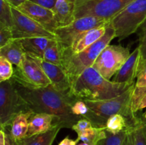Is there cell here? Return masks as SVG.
I'll return each mask as SVG.
<instances>
[{
	"label": "cell",
	"instance_id": "cell-1",
	"mask_svg": "<svg viewBox=\"0 0 146 145\" xmlns=\"http://www.w3.org/2000/svg\"><path fill=\"white\" fill-rule=\"evenodd\" d=\"M14 85L29 109L34 113L55 115L62 128H72L82 116L74 115L71 107L78 100L70 93H63L51 85L45 88H29L14 81Z\"/></svg>",
	"mask_w": 146,
	"mask_h": 145
},
{
	"label": "cell",
	"instance_id": "cell-2",
	"mask_svg": "<svg viewBox=\"0 0 146 145\" xmlns=\"http://www.w3.org/2000/svg\"><path fill=\"white\" fill-rule=\"evenodd\" d=\"M133 84L111 81L103 77L93 67H90L71 84L69 93L78 100H105L119 96Z\"/></svg>",
	"mask_w": 146,
	"mask_h": 145
},
{
	"label": "cell",
	"instance_id": "cell-3",
	"mask_svg": "<svg viewBox=\"0 0 146 145\" xmlns=\"http://www.w3.org/2000/svg\"><path fill=\"white\" fill-rule=\"evenodd\" d=\"M134 88L133 84L125 92L112 99L98 101L84 100L89 111L83 117L89 120L93 127L105 128L107 119L110 117L120 114L126 117L135 127L141 119H138L131 109V98Z\"/></svg>",
	"mask_w": 146,
	"mask_h": 145
},
{
	"label": "cell",
	"instance_id": "cell-4",
	"mask_svg": "<svg viewBox=\"0 0 146 145\" xmlns=\"http://www.w3.org/2000/svg\"><path fill=\"white\" fill-rule=\"evenodd\" d=\"M115 38L113 28L108 24L106 32L98 41L88 46L81 52L74 53L70 47H64L63 50L62 68L66 72L71 84L88 68L92 67L94 62L103 50L108 46Z\"/></svg>",
	"mask_w": 146,
	"mask_h": 145
},
{
	"label": "cell",
	"instance_id": "cell-5",
	"mask_svg": "<svg viewBox=\"0 0 146 145\" xmlns=\"http://www.w3.org/2000/svg\"><path fill=\"white\" fill-rule=\"evenodd\" d=\"M146 19V0H135L110 20L108 25L115 31V38L125 39L137 31Z\"/></svg>",
	"mask_w": 146,
	"mask_h": 145
},
{
	"label": "cell",
	"instance_id": "cell-6",
	"mask_svg": "<svg viewBox=\"0 0 146 145\" xmlns=\"http://www.w3.org/2000/svg\"><path fill=\"white\" fill-rule=\"evenodd\" d=\"M29 109L16 88L13 79L0 82V125L1 129L11 125L12 119Z\"/></svg>",
	"mask_w": 146,
	"mask_h": 145
},
{
	"label": "cell",
	"instance_id": "cell-7",
	"mask_svg": "<svg viewBox=\"0 0 146 145\" xmlns=\"http://www.w3.org/2000/svg\"><path fill=\"white\" fill-rule=\"evenodd\" d=\"M128 48L121 45H108L100 53L93 68L103 77L111 80L129 58Z\"/></svg>",
	"mask_w": 146,
	"mask_h": 145
},
{
	"label": "cell",
	"instance_id": "cell-8",
	"mask_svg": "<svg viewBox=\"0 0 146 145\" xmlns=\"http://www.w3.org/2000/svg\"><path fill=\"white\" fill-rule=\"evenodd\" d=\"M11 78L29 88H45L51 84L39 64L27 53L21 65L16 67Z\"/></svg>",
	"mask_w": 146,
	"mask_h": 145
},
{
	"label": "cell",
	"instance_id": "cell-9",
	"mask_svg": "<svg viewBox=\"0 0 146 145\" xmlns=\"http://www.w3.org/2000/svg\"><path fill=\"white\" fill-rule=\"evenodd\" d=\"M135 0H91L76 8L75 19L96 16L110 20Z\"/></svg>",
	"mask_w": 146,
	"mask_h": 145
},
{
	"label": "cell",
	"instance_id": "cell-10",
	"mask_svg": "<svg viewBox=\"0 0 146 145\" xmlns=\"http://www.w3.org/2000/svg\"><path fill=\"white\" fill-rule=\"evenodd\" d=\"M109 21L96 16H85L77 18L69 25L58 27L54 31L57 41L64 47H71L78 36L89 30L107 26Z\"/></svg>",
	"mask_w": 146,
	"mask_h": 145
},
{
	"label": "cell",
	"instance_id": "cell-11",
	"mask_svg": "<svg viewBox=\"0 0 146 145\" xmlns=\"http://www.w3.org/2000/svg\"><path fill=\"white\" fill-rule=\"evenodd\" d=\"M11 9L14 17L13 38L22 39L33 37H47L52 39H57L54 33L47 30L17 8L12 7Z\"/></svg>",
	"mask_w": 146,
	"mask_h": 145
},
{
	"label": "cell",
	"instance_id": "cell-12",
	"mask_svg": "<svg viewBox=\"0 0 146 145\" xmlns=\"http://www.w3.org/2000/svg\"><path fill=\"white\" fill-rule=\"evenodd\" d=\"M17 9L51 32L54 33L55 30L58 28L54 13L52 10L41 7L29 0H27Z\"/></svg>",
	"mask_w": 146,
	"mask_h": 145
},
{
	"label": "cell",
	"instance_id": "cell-13",
	"mask_svg": "<svg viewBox=\"0 0 146 145\" xmlns=\"http://www.w3.org/2000/svg\"><path fill=\"white\" fill-rule=\"evenodd\" d=\"M29 55L39 64V65L51 81V85L56 90L63 93H69L71 84L66 72L62 67L44 61L42 58L31 55Z\"/></svg>",
	"mask_w": 146,
	"mask_h": 145
},
{
	"label": "cell",
	"instance_id": "cell-14",
	"mask_svg": "<svg viewBox=\"0 0 146 145\" xmlns=\"http://www.w3.org/2000/svg\"><path fill=\"white\" fill-rule=\"evenodd\" d=\"M141 58V50L138 46L131 53L129 58L114 75L112 81L118 83H133L134 79L138 75Z\"/></svg>",
	"mask_w": 146,
	"mask_h": 145
},
{
	"label": "cell",
	"instance_id": "cell-15",
	"mask_svg": "<svg viewBox=\"0 0 146 145\" xmlns=\"http://www.w3.org/2000/svg\"><path fill=\"white\" fill-rule=\"evenodd\" d=\"M76 0H57L53 11L58 27L69 25L75 20Z\"/></svg>",
	"mask_w": 146,
	"mask_h": 145
},
{
	"label": "cell",
	"instance_id": "cell-16",
	"mask_svg": "<svg viewBox=\"0 0 146 145\" xmlns=\"http://www.w3.org/2000/svg\"><path fill=\"white\" fill-rule=\"evenodd\" d=\"M57 123L55 115L47 113H34L29 121V128L27 136L38 134L49 130Z\"/></svg>",
	"mask_w": 146,
	"mask_h": 145
},
{
	"label": "cell",
	"instance_id": "cell-17",
	"mask_svg": "<svg viewBox=\"0 0 146 145\" xmlns=\"http://www.w3.org/2000/svg\"><path fill=\"white\" fill-rule=\"evenodd\" d=\"M34 112L31 110L21 112L11 121L8 135L13 142H18L27 137L29 128V121Z\"/></svg>",
	"mask_w": 146,
	"mask_h": 145
},
{
	"label": "cell",
	"instance_id": "cell-18",
	"mask_svg": "<svg viewBox=\"0 0 146 145\" xmlns=\"http://www.w3.org/2000/svg\"><path fill=\"white\" fill-rule=\"evenodd\" d=\"M106 28L107 26H103L81 34L75 40L72 46L70 47L71 51L74 53H78L94 44L104 36L106 32Z\"/></svg>",
	"mask_w": 146,
	"mask_h": 145
},
{
	"label": "cell",
	"instance_id": "cell-19",
	"mask_svg": "<svg viewBox=\"0 0 146 145\" xmlns=\"http://www.w3.org/2000/svg\"><path fill=\"white\" fill-rule=\"evenodd\" d=\"M61 128L62 127L59 124H56L51 129L46 132L31 136H27L18 142H13L10 139L13 145H52L56 136Z\"/></svg>",
	"mask_w": 146,
	"mask_h": 145
},
{
	"label": "cell",
	"instance_id": "cell-20",
	"mask_svg": "<svg viewBox=\"0 0 146 145\" xmlns=\"http://www.w3.org/2000/svg\"><path fill=\"white\" fill-rule=\"evenodd\" d=\"M25 55L26 52L23 48L20 39L13 38L5 45L0 48V56L7 58L16 67L21 65Z\"/></svg>",
	"mask_w": 146,
	"mask_h": 145
},
{
	"label": "cell",
	"instance_id": "cell-21",
	"mask_svg": "<svg viewBox=\"0 0 146 145\" xmlns=\"http://www.w3.org/2000/svg\"><path fill=\"white\" fill-rule=\"evenodd\" d=\"M57 39L47 37H33L20 39L24 51L29 55L42 58L46 48Z\"/></svg>",
	"mask_w": 146,
	"mask_h": 145
},
{
	"label": "cell",
	"instance_id": "cell-22",
	"mask_svg": "<svg viewBox=\"0 0 146 145\" xmlns=\"http://www.w3.org/2000/svg\"><path fill=\"white\" fill-rule=\"evenodd\" d=\"M133 127L131 125L126 117L122 115L117 114L112 115L107 119L105 129L109 133L116 134L121 132L128 129H133Z\"/></svg>",
	"mask_w": 146,
	"mask_h": 145
},
{
	"label": "cell",
	"instance_id": "cell-23",
	"mask_svg": "<svg viewBox=\"0 0 146 145\" xmlns=\"http://www.w3.org/2000/svg\"><path fill=\"white\" fill-rule=\"evenodd\" d=\"M63 50L64 46L62 44L56 40L46 48L42 58L47 62L62 67Z\"/></svg>",
	"mask_w": 146,
	"mask_h": 145
},
{
	"label": "cell",
	"instance_id": "cell-24",
	"mask_svg": "<svg viewBox=\"0 0 146 145\" xmlns=\"http://www.w3.org/2000/svg\"><path fill=\"white\" fill-rule=\"evenodd\" d=\"M107 136V132L105 128L92 127L84 131L77 139L79 141L88 144L89 145H98L101 140Z\"/></svg>",
	"mask_w": 146,
	"mask_h": 145
},
{
	"label": "cell",
	"instance_id": "cell-25",
	"mask_svg": "<svg viewBox=\"0 0 146 145\" xmlns=\"http://www.w3.org/2000/svg\"><path fill=\"white\" fill-rule=\"evenodd\" d=\"M146 107V88L136 87L133 89L131 98V109L135 113Z\"/></svg>",
	"mask_w": 146,
	"mask_h": 145
},
{
	"label": "cell",
	"instance_id": "cell-26",
	"mask_svg": "<svg viewBox=\"0 0 146 145\" xmlns=\"http://www.w3.org/2000/svg\"><path fill=\"white\" fill-rule=\"evenodd\" d=\"M11 5L7 0H0V25L11 28L14 27Z\"/></svg>",
	"mask_w": 146,
	"mask_h": 145
},
{
	"label": "cell",
	"instance_id": "cell-27",
	"mask_svg": "<svg viewBox=\"0 0 146 145\" xmlns=\"http://www.w3.org/2000/svg\"><path fill=\"white\" fill-rule=\"evenodd\" d=\"M14 72L12 63L3 56H0V82L11 80Z\"/></svg>",
	"mask_w": 146,
	"mask_h": 145
},
{
	"label": "cell",
	"instance_id": "cell-28",
	"mask_svg": "<svg viewBox=\"0 0 146 145\" xmlns=\"http://www.w3.org/2000/svg\"><path fill=\"white\" fill-rule=\"evenodd\" d=\"M129 130L130 129L122 131L116 134H113L106 131L107 136L104 139L101 140L98 145H122Z\"/></svg>",
	"mask_w": 146,
	"mask_h": 145
},
{
	"label": "cell",
	"instance_id": "cell-29",
	"mask_svg": "<svg viewBox=\"0 0 146 145\" xmlns=\"http://www.w3.org/2000/svg\"><path fill=\"white\" fill-rule=\"evenodd\" d=\"M139 45L141 50V60H146V19L138 28Z\"/></svg>",
	"mask_w": 146,
	"mask_h": 145
},
{
	"label": "cell",
	"instance_id": "cell-30",
	"mask_svg": "<svg viewBox=\"0 0 146 145\" xmlns=\"http://www.w3.org/2000/svg\"><path fill=\"white\" fill-rule=\"evenodd\" d=\"M135 145H146V138L143 130V119L135 127L133 130Z\"/></svg>",
	"mask_w": 146,
	"mask_h": 145
},
{
	"label": "cell",
	"instance_id": "cell-31",
	"mask_svg": "<svg viewBox=\"0 0 146 145\" xmlns=\"http://www.w3.org/2000/svg\"><path fill=\"white\" fill-rule=\"evenodd\" d=\"M135 86L146 88V60L141 59L140 61Z\"/></svg>",
	"mask_w": 146,
	"mask_h": 145
},
{
	"label": "cell",
	"instance_id": "cell-32",
	"mask_svg": "<svg viewBox=\"0 0 146 145\" xmlns=\"http://www.w3.org/2000/svg\"><path fill=\"white\" fill-rule=\"evenodd\" d=\"M71 111L74 115L77 116H84L89 111L85 101L83 100H78L71 107Z\"/></svg>",
	"mask_w": 146,
	"mask_h": 145
},
{
	"label": "cell",
	"instance_id": "cell-33",
	"mask_svg": "<svg viewBox=\"0 0 146 145\" xmlns=\"http://www.w3.org/2000/svg\"><path fill=\"white\" fill-rule=\"evenodd\" d=\"M12 39V29L9 27L0 25V48L5 45Z\"/></svg>",
	"mask_w": 146,
	"mask_h": 145
},
{
	"label": "cell",
	"instance_id": "cell-34",
	"mask_svg": "<svg viewBox=\"0 0 146 145\" xmlns=\"http://www.w3.org/2000/svg\"><path fill=\"white\" fill-rule=\"evenodd\" d=\"M92 127V124H91V122H90L89 120L83 117L81 118L80 120H78V122H76V124H75V125L72 127L71 129L74 131H75L77 133V135L79 136V135H81L84 131L86 130L87 129H89V128Z\"/></svg>",
	"mask_w": 146,
	"mask_h": 145
},
{
	"label": "cell",
	"instance_id": "cell-35",
	"mask_svg": "<svg viewBox=\"0 0 146 145\" xmlns=\"http://www.w3.org/2000/svg\"><path fill=\"white\" fill-rule=\"evenodd\" d=\"M29 1L53 11L57 0H29Z\"/></svg>",
	"mask_w": 146,
	"mask_h": 145
},
{
	"label": "cell",
	"instance_id": "cell-36",
	"mask_svg": "<svg viewBox=\"0 0 146 145\" xmlns=\"http://www.w3.org/2000/svg\"><path fill=\"white\" fill-rule=\"evenodd\" d=\"M134 128L132 129H130V130L128 131V134H127L126 136H125L122 145H135V144H134V134H133Z\"/></svg>",
	"mask_w": 146,
	"mask_h": 145
},
{
	"label": "cell",
	"instance_id": "cell-37",
	"mask_svg": "<svg viewBox=\"0 0 146 145\" xmlns=\"http://www.w3.org/2000/svg\"><path fill=\"white\" fill-rule=\"evenodd\" d=\"M78 142H79V139H78L74 140V139H70L68 136H66V137H65L63 140L60 142L58 145H77Z\"/></svg>",
	"mask_w": 146,
	"mask_h": 145
},
{
	"label": "cell",
	"instance_id": "cell-38",
	"mask_svg": "<svg viewBox=\"0 0 146 145\" xmlns=\"http://www.w3.org/2000/svg\"><path fill=\"white\" fill-rule=\"evenodd\" d=\"M7 1H8V2L11 4V7L17 8L19 6H20L23 3L25 2L27 0H7Z\"/></svg>",
	"mask_w": 146,
	"mask_h": 145
},
{
	"label": "cell",
	"instance_id": "cell-39",
	"mask_svg": "<svg viewBox=\"0 0 146 145\" xmlns=\"http://www.w3.org/2000/svg\"><path fill=\"white\" fill-rule=\"evenodd\" d=\"M0 145L6 144V132L4 129H1L0 132Z\"/></svg>",
	"mask_w": 146,
	"mask_h": 145
},
{
	"label": "cell",
	"instance_id": "cell-40",
	"mask_svg": "<svg viewBox=\"0 0 146 145\" xmlns=\"http://www.w3.org/2000/svg\"><path fill=\"white\" fill-rule=\"evenodd\" d=\"M89 1H91V0H76V7H79L81 4H84V3Z\"/></svg>",
	"mask_w": 146,
	"mask_h": 145
},
{
	"label": "cell",
	"instance_id": "cell-41",
	"mask_svg": "<svg viewBox=\"0 0 146 145\" xmlns=\"http://www.w3.org/2000/svg\"><path fill=\"white\" fill-rule=\"evenodd\" d=\"M143 130L145 133V136L146 138V119H143Z\"/></svg>",
	"mask_w": 146,
	"mask_h": 145
},
{
	"label": "cell",
	"instance_id": "cell-42",
	"mask_svg": "<svg viewBox=\"0 0 146 145\" xmlns=\"http://www.w3.org/2000/svg\"><path fill=\"white\" fill-rule=\"evenodd\" d=\"M77 145H89V144H87V143H86V142H82V143H80V144H77Z\"/></svg>",
	"mask_w": 146,
	"mask_h": 145
},
{
	"label": "cell",
	"instance_id": "cell-43",
	"mask_svg": "<svg viewBox=\"0 0 146 145\" xmlns=\"http://www.w3.org/2000/svg\"><path fill=\"white\" fill-rule=\"evenodd\" d=\"M143 119H146V111L145 113L143 114Z\"/></svg>",
	"mask_w": 146,
	"mask_h": 145
}]
</instances>
